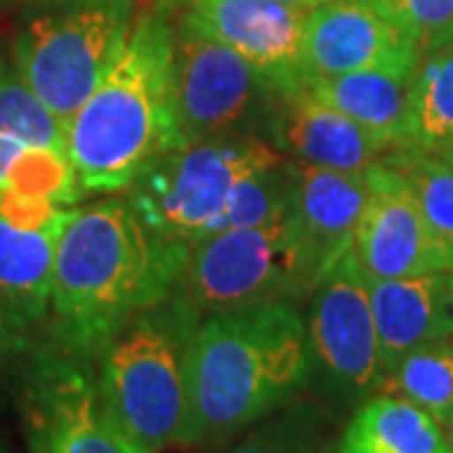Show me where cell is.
I'll list each match as a JSON object with an SVG mask.
<instances>
[{
    "mask_svg": "<svg viewBox=\"0 0 453 453\" xmlns=\"http://www.w3.org/2000/svg\"><path fill=\"white\" fill-rule=\"evenodd\" d=\"M187 252L154 234L127 196L71 211L50 277L53 345L98 360L129 318L177 292Z\"/></svg>",
    "mask_w": 453,
    "mask_h": 453,
    "instance_id": "cell-1",
    "label": "cell"
},
{
    "mask_svg": "<svg viewBox=\"0 0 453 453\" xmlns=\"http://www.w3.org/2000/svg\"><path fill=\"white\" fill-rule=\"evenodd\" d=\"M172 28V0L134 18L119 58L68 121L65 151L86 195L127 192L149 164L187 146L177 119Z\"/></svg>",
    "mask_w": 453,
    "mask_h": 453,
    "instance_id": "cell-2",
    "label": "cell"
},
{
    "mask_svg": "<svg viewBox=\"0 0 453 453\" xmlns=\"http://www.w3.org/2000/svg\"><path fill=\"white\" fill-rule=\"evenodd\" d=\"M308 323L292 303H265L204 318L189 345L184 446L247 431L308 386Z\"/></svg>",
    "mask_w": 453,
    "mask_h": 453,
    "instance_id": "cell-3",
    "label": "cell"
},
{
    "mask_svg": "<svg viewBox=\"0 0 453 453\" xmlns=\"http://www.w3.org/2000/svg\"><path fill=\"white\" fill-rule=\"evenodd\" d=\"M199 323V315L174 292L129 318L98 356L104 408L142 453L184 446L189 345Z\"/></svg>",
    "mask_w": 453,
    "mask_h": 453,
    "instance_id": "cell-4",
    "label": "cell"
},
{
    "mask_svg": "<svg viewBox=\"0 0 453 453\" xmlns=\"http://www.w3.org/2000/svg\"><path fill=\"white\" fill-rule=\"evenodd\" d=\"M285 162L259 134L187 144L146 166L127 189V202L154 234L192 247L214 234L232 189L262 166Z\"/></svg>",
    "mask_w": 453,
    "mask_h": 453,
    "instance_id": "cell-5",
    "label": "cell"
},
{
    "mask_svg": "<svg viewBox=\"0 0 453 453\" xmlns=\"http://www.w3.org/2000/svg\"><path fill=\"white\" fill-rule=\"evenodd\" d=\"M134 18V0H73L43 8L16 35L13 65L68 127L119 58Z\"/></svg>",
    "mask_w": 453,
    "mask_h": 453,
    "instance_id": "cell-6",
    "label": "cell"
},
{
    "mask_svg": "<svg viewBox=\"0 0 453 453\" xmlns=\"http://www.w3.org/2000/svg\"><path fill=\"white\" fill-rule=\"evenodd\" d=\"M315 288L285 211L265 225L225 229L192 244L177 292L204 320L265 303L297 305Z\"/></svg>",
    "mask_w": 453,
    "mask_h": 453,
    "instance_id": "cell-7",
    "label": "cell"
},
{
    "mask_svg": "<svg viewBox=\"0 0 453 453\" xmlns=\"http://www.w3.org/2000/svg\"><path fill=\"white\" fill-rule=\"evenodd\" d=\"M172 65L179 129L187 144L267 127L280 86L237 50L187 28L179 18L172 28Z\"/></svg>",
    "mask_w": 453,
    "mask_h": 453,
    "instance_id": "cell-8",
    "label": "cell"
},
{
    "mask_svg": "<svg viewBox=\"0 0 453 453\" xmlns=\"http://www.w3.org/2000/svg\"><path fill=\"white\" fill-rule=\"evenodd\" d=\"M94 357L38 350L23 390L28 453H142L109 418Z\"/></svg>",
    "mask_w": 453,
    "mask_h": 453,
    "instance_id": "cell-9",
    "label": "cell"
},
{
    "mask_svg": "<svg viewBox=\"0 0 453 453\" xmlns=\"http://www.w3.org/2000/svg\"><path fill=\"white\" fill-rule=\"evenodd\" d=\"M312 365L348 401H363L386 383L368 277L353 250L333 265L312 292L308 315Z\"/></svg>",
    "mask_w": 453,
    "mask_h": 453,
    "instance_id": "cell-10",
    "label": "cell"
},
{
    "mask_svg": "<svg viewBox=\"0 0 453 453\" xmlns=\"http://www.w3.org/2000/svg\"><path fill=\"white\" fill-rule=\"evenodd\" d=\"M368 196L357 219L353 255L371 280L453 273L423 217L411 181L383 157L365 169Z\"/></svg>",
    "mask_w": 453,
    "mask_h": 453,
    "instance_id": "cell-11",
    "label": "cell"
},
{
    "mask_svg": "<svg viewBox=\"0 0 453 453\" xmlns=\"http://www.w3.org/2000/svg\"><path fill=\"white\" fill-rule=\"evenodd\" d=\"M418 61V46L365 0H327L308 13L303 76L386 71L413 79Z\"/></svg>",
    "mask_w": 453,
    "mask_h": 453,
    "instance_id": "cell-12",
    "label": "cell"
},
{
    "mask_svg": "<svg viewBox=\"0 0 453 453\" xmlns=\"http://www.w3.org/2000/svg\"><path fill=\"white\" fill-rule=\"evenodd\" d=\"M179 20L262 68L280 88L303 76L308 13L280 0H181Z\"/></svg>",
    "mask_w": 453,
    "mask_h": 453,
    "instance_id": "cell-13",
    "label": "cell"
},
{
    "mask_svg": "<svg viewBox=\"0 0 453 453\" xmlns=\"http://www.w3.org/2000/svg\"><path fill=\"white\" fill-rule=\"evenodd\" d=\"M265 134L285 159L335 172H365L390 151L365 127L308 94L300 83L277 91Z\"/></svg>",
    "mask_w": 453,
    "mask_h": 453,
    "instance_id": "cell-14",
    "label": "cell"
},
{
    "mask_svg": "<svg viewBox=\"0 0 453 453\" xmlns=\"http://www.w3.org/2000/svg\"><path fill=\"white\" fill-rule=\"evenodd\" d=\"M290 219L315 285H320L356 237L365 196V172H335L290 162Z\"/></svg>",
    "mask_w": 453,
    "mask_h": 453,
    "instance_id": "cell-15",
    "label": "cell"
},
{
    "mask_svg": "<svg viewBox=\"0 0 453 453\" xmlns=\"http://www.w3.org/2000/svg\"><path fill=\"white\" fill-rule=\"evenodd\" d=\"M368 292L386 372L411 350L453 335L443 273L390 280L368 277Z\"/></svg>",
    "mask_w": 453,
    "mask_h": 453,
    "instance_id": "cell-16",
    "label": "cell"
},
{
    "mask_svg": "<svg viewBox=\"0 0 453 453\" xmlns=\"http://www.w3.org/2000/svg\"><path fill=\"white\" fill-rule=\"evenodd\" d=\"M297 83L335 111L365 127L390 151L403 146L411 79L386 71H356L342 76H300Z\"/></svg>",
    "mask_w": 453,
    "mask_h": 453,
    "instance_id": "cell-17",
    "label": "cell"
},
{
    "mask_svg": "<svg viewBox=\"0 0 453 453\" xmlns=\"http://www.w3.org/2000/svg\"><path fill=\"white\" fill-rule=\"evenodd\" d=\"M335 453H453L446 428L421 408L380 393L357 405Z\"/></svg>",
    "mask_w": 453,
    "mask_h": 453,
    "instance_id": "cell-18",
    "label": "cell"
},
{
    "mask_svg": "<svg viewBox=\"0 0 453 453\" xmlns=\"http://www.w3.org/2000/svg\"><path fill=\"white\" fill-rule=\"evenodd\" d=\"M61 232H33L0 219V300L28 330L49 318L53 257Z\"/></svg>",
    "mask_w": 453,
    "mask_h": 453,
    "instance_id": "cell-19",
    "label": "cell"
},
{
    "mask_svg": "<svg viewBox=\"0 0 453 453\" xmlns=\"http://www.w3.org/2000/svg\"><path fill=\"white\" fill-rule=\"evenodd\" d=\"M453 142V41L421 56L408 88L403 146L441 154Z\"/></svg>",
    "mask_w": 453,
    "mask_h": 453,
    "instance_id": "cell-20",
    "label": "cell"
},
{
    "mask_svg": "<svg viewBox=\"0 0 453 453\" xmlns=\"http://www.w3.org/2000/svg\"><path fill=\"white\" fill-rule=\"evenodd\" d=\"M383 393L421 408L446 428L453 416V335L401 357L386 372Z\"/></svg>",
    "mask_w": 453,
    "mask_h": 453,
    "instance_id": "cell-21",
    "label": "cell"
},
{
    "mask_svg": "<svg viewBox=\"0 0 453 453\" xmlns=\"http://www.w3.org/2000/svg\"><path fill=\"white\" fill-rule=\"evenodd\" d=\"M219 453H335V443L320 405L295 398Z\"/></svg>",
    "mask_w": 453,
    "mask_h": 453,
    "instance_id": "cell-22",
    "label": "cell"
},
{
    "mask_svg": "<svg viewBox=\"0 0 453 453\" xmlns=\"http://www.w3.org/2000/svg\"><path fill=\"white\" fill-rule=\"evenodd\" d=\"M418 196L423 217L453 265V166L443 157L401 146L386 154Z\"/></svg>",
    "mask_w": 453,
    "mask_h": 453,
    "instance_id": "cell-23",
    "label": "cell"
},
{
    "mask_svg": "<svg viewBox=\"0 0 453 453\" xmlns=\"http://www.w3.org/2000/svg\"><path fill=\"white\" fill-rule=\"evenodd\" d=\"M0 134L23 146L65 151V124L35 96L16 65L0 58Z\"/></svg>",
    "mask_w": 453,
    "mask_h": 453,
    "instance_id": "cell-24",
    "label": "cell"
},
{
    "mask_svg": "<svg viewBox=\"0 0 453 453\" xmlns=\"http://www.w3.org/2000/svg\"><path fill=\"white\" fill-rule=\"evenodd\" d=\"M5 187L61 207H76L86 196L68 151L46 146H23L8 172Z\"/></svg>",
    "mask_w": 453,
    "mask_h": 453,
    "instance_id": "cell-25",
    "label": "cell"
},
{
    "mask_svg": "<svg viewBox=\"0 0 453 453\" xmlns=\"http://www.w3.org/2000/svg\"><path fill=\"white\" fill-rule=\"evenodd\" d=\"M290 207V172L288 159L273 166H262L232 189L222 217L217 219L214 234L225 229L257 226L285 214ZM211 237V234H210Z\"/></svg>",
    "mask_w": 453,
    "mask_h": 453,
    "instance_id": "cell-26",
    "label": "cell"
},
{
    "mask_svg": "<svg viewBox=\"0 0 453 453\" xmlns=\"http://www.w3.org/2000/svg\"><path fill=\"white\" fill-rule=\"evenodd\" d=\"M418 46L421 56L453 41V0H365Z\"/></svg>",
    "mask_w": 453,
    "mask_h": 453,
    "instance_id": "cell-27",
    "label": "cell"
},
{
    "mask_svg": "<svg viewBox=\"0 0 453 453\" xmlns=\"http://www.w3.org/2000/svg\"><path fill=\"white\" fill-rule=\"evenodd\" d=\"M71 207H61L46 199H35L26 196L11 189V187H0V219L20 226V229H33V232H46V229H64Z\"/></svg>",
    "mask_w": 453,
    "mask_h": 453,
    "instance_id": "cell-28",
    "label": "cell"
},
{
    "mask_svg": "<svg viewBox=\"0 0 453 453\" xmlns=\"http://www.w3.org/2000/svg\"><path fill=\"white\" fill-rule=\"evenodd\" d=\"M28 348V327L0 300V365Z\"/></svg>",
    "mask_w": 453,
    "mask_h": 453,
    "instance_id": "cell-29",
    "label": "cell"
},
{
    "mask_svg": "<svg viewBox=\"0 0 453 453\" xmlns=\"http://www.w3.org/2000/svg\"><path fill=\"white\" fill-rule=\"evenodd\" d=\"M20 149H23V144H18L16 139H8V136H3V134H0V187L5 184L8 172H11V166H13V162H16V157L20 154Z\"/></svg>",
    "mask_w": 453,
    "mask_h": 453,
    "instance_id": "cell-30",
    "label": "cell"
},
{
    "mask_svg": "<svg viewBox=\"0 0 453 453\" xmlns=\"http://www.w3.org/2000/svg\"><path fill=\"white\" fill-rule=\"evenodd\" d=\"M3 3H16V5H35V8H53V5H64L73 0H3Z\"/></svg>",
    "mask_w": 453,
    "mask_h": 453,
    "instance_id": "cell-31",
    "label": "cell"
},
{
    "mask_svg": "<svg viewBox=\"0 0 453 453\" xmlns=\"http://www.w3.org/2000/svg\"><path fill=\"white\" fill-rule=\"evenodd\" d=\"M280 3H288V5L297 8V11H305V13H310V11H315L318 5H323V3H327V0H280Z\"/></svg>",
    "mask_w": 453,
    "mask_h": 453,
    "instance_id": "cell-32",
    "label": "cell"
},
{
    "mask_svg": "<svg viewBox=\"0 0 453 453\" xmlns=\"http://www.w3.org/2000/svg\"><path fill=\"white\" fill-rule=\"evenodd\" d=\"M443 288H446V303L453 315V273H443Z\"/></svg>",
    "mask_w": 453,
    "mask_h": 453,
    "instance_id": "cell-33",
    "label": "cell"
},
{
    "mask_svg": "<svg viewBox=\"0 0 453 453\" xmlns=\"http://www.w3.org/2000/svg\"><path fill=\"white\" fill-rule=\"evenodd\" d=\"M438 157H443V159H446V162H449L453 166V142L449 146H446V149H443V151H441Z\"/></svg>",
    "mask_w": 453,
    "mask_h": 453,
    "instance_id": "cell-34",
    "label": "cell"
},
{
    "mask_svg": "<svg viewBox=\"0 0 453 453\" xmlns=\"http://www.w3.org/2000/svg\"><path fill=\"white\" fill-rule=\"evenodd\" d=\"M446 436H449V443H451V449H453V416H451V421H449V426H446Z\"/></svg>",
    "mask_w": 453,
    "mask_h": 453,
    "instance_id": "cell-35",
    "label": "cell"
},
{
    "mask_svg": "<svg viewBox=\"0 0 453 453\" xmlns=\"http://www.w3.org/2000/svg\"><path fill=\"white\" fill-rule=\"evenodd\" d=\"M0 453H5V451H3V449H0Z\"/></svg>",
    "mask_w": 453,
    "mask_h": 453,
    "instance_id": "cell-36",
    "label": "cell"
}]
</instances>
